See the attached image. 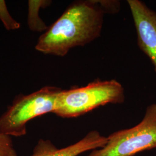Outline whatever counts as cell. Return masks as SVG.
<instances>
[{
    "mask_svg": "<svg viewBox=\"0 0 156 156\" xmlns=\"http://www.w3.org/2000/svg\"><path fill=\"white\" fill-rule=\"evenodd\" d=\"M0 20L8 31L15 30L20 27V24L11 16L8 11L5 1L3 0H0Z\"/></svg>",
    "mask_w": 156,
    "mask_h": 156,
    "instance_id": "8",
    "label": "cell"
},
{
    "mask_svg": "<svg viewBox=\"0 0 156 156\" xmlns=\"http://www.w3.org/2000/svg\"><path fill=\"white\" fill-rule=\"evenodd\" d=\"M125 101L124 89L116 80H95L83 87L62 90L56 98L53 113L62 118L83 115L109 104H120Z\"/></svg>",
    "mask_w": 156,
    "mask_h": 156,
    "instance_id": "2",
    "label": "cell"
},
{
    "mask_svg": "<svg viewBox=\"0 0 156 156\" xmlns=\"http://www.w3.org/2000/svg\"><path fill=\"white\" fill-rule=\"evenodd\" d=\"M62 90L57 87L48 86L30 94L16 96L0 116V134L16 137L25 135L29 121L53 112L57 97Z\"/></svg>",
    "mask_w": 156,
    "mask_h": 156,
    "instance_id": "3",
    "label": "cell"
},
{
    "mask_svg": "<svg viewBox=\"0 0 156 156\" xmlns=\"http://www.w3.org/2000/svg\"><path fill=\"white\" fill-rule=\"evenodd\" d=\"M108 138L97 131H91L76 143L58 149L49 140L41 139L30 156H78L87 151L100 149L106 145Z\"/></svg>",
    "mask_w": 156,
    "mask_h": 156,
    "instance_id": "6",
    "label": "cell"
},
{
    "mask_svg": "<svg viewBox=\"0 0 156 156\" xmlns=\"http://www.w3.org/2000/svg\"><path fill=\"white\" fill-rule=\"evenodd\" d=\"M137 34L138 45L148 57L156 73V12L140 0H128Z\"/></svg>",
    "mask_w": 156,
    "mask_h": 156,
    "instance_id": "5",
    "label": "cell"
},
{
    "mask_svg": "<svg viewBox=\"0 0 156 156\" xmlns=\"http://www.w3.org/2000/svg\"><path fill=\"white\" fill-rule=\"evenodd\" d=\"M51 1L48 0H30L28 1V16L27 24L28 27L36 32L46 31L49 27L39 17L40 9L45 8L50 5Z\"/></svg>",
    "mask_w": 156,
    "mask_h": 156,
    "instance_id": "7",
    "label": "cell"
},
{
    "mask_svg": "<svg viewBox=\"0 0 156 156\" xmlns=\"http://www.w3.org/2000/svg\"><path fill=\"white\" fill-rule=\"evenodd\" d=\"M103 147L88 156H134L156 148V104L147 107L142 121L133 127L111 134Z\"/></svg>",
    "mask_w": 156,
    "mask_h": 156,
    "instance_id": "4",
    "label": "cell"
},
{
    "mask_svg": "<svg viewBox=\"0 0 156 156\" xmlns=\"http://www.w3.org/2000/svg\"><path fill=\"white\" fill-rule=\"evenodd\" d=\"M0 156H17L11 137L1 134Z\"/></svg>",
    "mask_w": 156,
    "mask_h": 156,
    "instance_id": "9",
    "label": "cell"
},
{
    "mask_svg": "<svg viewBox=\"0 0 156 156\" xmlns=\"http://www.w3.org/2000/svg\"><path fill=\"white\" fill-rule=\"evenodd\" d=\"M106 13L102 1L73 2L40 36L35 49L64 57L73 48L89 44L100 36Z\"/></svg>",
    "mask_w": 156,
    "mask_h": 156,
    "instance_id": "1",
    "label": "cell"
}]
</instances>
